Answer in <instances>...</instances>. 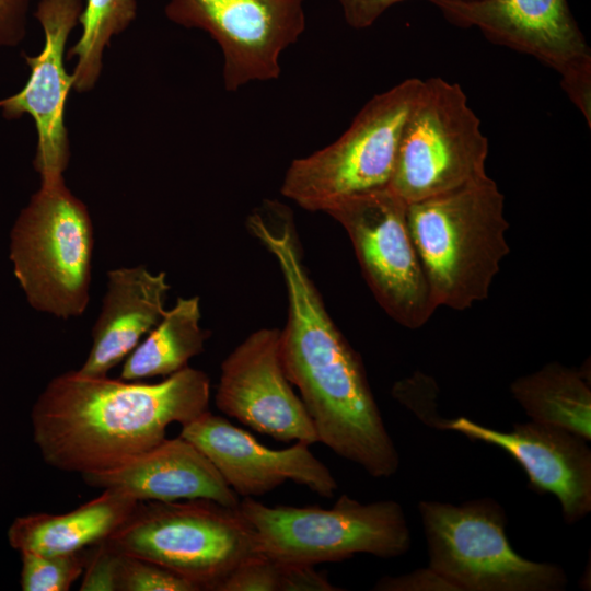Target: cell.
<instances>
[{
  "label": "cell",
  "instance_id": "15",
  "mask_svg": "<svg viewBox=\"0 0 591 591\" xmlns=\"http://www.w3.org/2000/svg\"><path fill=\"white\" fill-rule=\"evenodd\" d=\"M450 23L528 54L560 77L591 66V50L567 0H429Z\"/></svg>",
  "mask_w": 591,
  "mask_h": 591
},
{
  "label": "cell",
  "instance_id": "27",
  "mask_svg": "<svg viewBox=\"0 0 591 591\" xmlns=\"http://www.w3.org/2000/svg\"><path fill=\"white\" fill-rule=\"evenodd\" d=\"M373 590L376 591H456L448 580L442 578L430 567L417 569L413 572L378 580Z\"/></svg>",
  "mask_w": 591,
  "mask_h": 591
},
{
  "label": "cell",
  "instance_id": "30",
  "mask_svg": "<svg viewBox=\"0 0 591 591\" xmlns=\"http://www.w3.org/2000/svg\"><path fill=\"white\" fill-rule=\"evenodd\" d=\"M560 85L591 126V67L561 76Z\"/></svg>",
  "mask_w": 591,
  "mask_h": 591
},
{
  "label": "cell",
  "instance_id": "11",
  "mask_svg": "<svg viewBox=\"0 0 591 591\" xmlns=\"http://www.w3.org/2000/svg\"><path fill=\"white\" fill-rule=\"evenodd\" d=\"M306 0H166L165 16L200 30L222 54L224 90L279 79L280 58L306 27Z\"/></svg>",
  "mask_w": 591,
  "mask_h": 591
},
{
  "label": "cell",
  "instance_id": "8",
  "mask_svg": "<svg viewBox=\"0 0 591 591\" xmlns=\"http://www.w3.org/2000/svg\"><path fill=\"white\" fill-rule=\"evenodd\" d=\"M429 567L456 591H560L564 569L520 556L507 534L503 508L491 498L459 506L422 500L418 505Z\"/></svg>",
  "mask_w": 591,
  "mask_h": 591
},
{
  "label": "cell",
  "instance_id": "28",
  "mask_svg": "<svg viewBox=\"0 0 591 591\" xmlns=\"http://www.w3.org/2000/svg\"><path fill=\"white\" fill-rule=\"evenodd\" d=\"M32 0H0V48L16 47L26 36Z\"/></svg>",
  "mask_w": 591,
  "mask_h": 591
},
{
  "label": "cell",
  "instance_id": "23",
  "mask_svg": "<svg viewBox=\"0 0 591 591\" xmlns=\"http://www.w3.org/2000/svg\"><path fill=\"white\" fill-rule=\"evenodd\" d=\"M20 586L23 591H68L84 570L88 552L39 554L21 552Z\"/></svg>",
  "mask_w": 591,
  "mask_h": 591
},
{
  "label": "cell",
  "instance_id": "17",
  "mask_svg": "<svg viewBox=\"0 0 591 591\" xmlns=\"http://www.w3.org/2000/svg\"><path fill=\"white\" fill-rule=\"evenodd\" d=\"M81 476L92 487L119 490L138 502L208 499L230 508L240 503L211 462L181 436Z\"/></svg>",
  "mask_w": 591,
  "mask_h": 591
},
{
  "label": "cell",
  "instance_id": "13",
  "mask_svg": "<svg viewBox=\"0 0 591 591\" xmlns=\"http://www.w3.org/2000/svg\"><path fill=\"white\" fill-rule=\"evenodd\" d=\"M279 336L277 328L257 329L228 355L215 403L221 413L257 432L311 445L318 438L283 370Z\"/></svg>",
  "mask_w": 591,
  "mask_h": 591
},
{
  "label": "cell",
  "instance_id": "26",
  "mask_svg": "<svg viewBox=\"0 0 591 591\" xmlns=\"http://www.w3.org/2000/svg\"><path fill=\"white\" fill-rule=\"evenodd\" d=\"M120 553L106 541L88 553L81 591H119Z\"/></svg>",
  "mask_w": 591,
  "mask_h": 591
},
{
  "label": "cell",
  "instance_id": "24",
  "mask_svg": "<svg viewBox=\"0 0 591 591\" xmlns=\"http://www.w3.org/2000/svg\"><path fill=\"white\" fill-rule=\"evenodd\" d=\"M296 564L258 553L240 563L218 591H296Z\"/></svg>",
  "mask_w": 591,
  "mask_h": 591
},
{
  "label": "cell",
  "instance_id": "21",
  "mask_svg": "<svg viewBox=\"0 0 591 591\" xmlns=\"http://www.w3.org/2000/svg\"><path fill=\"white\" fill-rule=\"evenodd\" d=\"M198 297L177 298L175 305L165 311L160 322L126 357L120 379L139 381L154 376H169L201 354L209 332L200 326Z\"/></svg>",
  "mask_w": 591,
  "mask_h": 591
},
{
  "label": "cell",
  "instance_id": "19",
  "mask_svg": "<svg viewBox=\"0 0 591 591\" xmlns=\"http://www.w3.org/2000/svg\"><path fill=\"white\" fill-rule=\"evenodd\" d=\"M138 501L119 490L103 489L94 499L66 513H31L8 529L12 548L39 554H68L106 541L132 513Z\"/></svg>",
  "mask_w": 591,
  "mask_h": 591
},
{
  "label": "cell",
  "instance_id": "12",
  "mask_svg": "<svg viewBox=\"0 0 591 591\" xmlns=\"http://www.w3.org/2000/svg\"><path fill=\"white\" fill-rule=\"evenodd\" d=\"M82 0H39L34 16L42 26L44 45L34 56L25 55L30 77L14 94L0 99L5 119L28 115L35 123L37 143L34 167L40 182L63 177L70 160L69 134L65 121L73 78L65 66L66 45L79 24Z\"/></svg>",
  "mask_w": 591,
  "mask_h": 591
},
{
  "label": "cell",
  "instance_id": "29",
  "mask_svg": "<svg viewBox=\"0 0 591 591\" xmlns=\"http://www.w3.org/2000/svg\"><path fill=\"white\" fill-rule=\"evenodd\" d=\"M346 23L356 30L372 26L392 5L404 0H337Z\"/></svg>",
  "mask_w": 591,
  "mask_h": 591
},
{
  "label": "cell",
  "instance_id": "18",
  "mask_svg": "<svg viewBox=\"0 0 591 591\" xmlns=\"http://www.w3.org/2000/svg\"><path fill=\"white\" fill-rule=\"evenodd\" d=\"M169 290L163 271L152 274L143 265L109 270L91 349L78 371L104 376L125 360L164 315Z\"/></svg>",
  "mask_w": 591,
  "mask_h": 591
},
{
  "label": "cell",
  "instance_id": "9",
  "mask_svg": "<svg viewBox=\"0 0 591 591\" xmlns=\"http://www.w3.org/2000/svg\"><path fill=\"white\" fill-rule=\"evenodd\" d=\"M488 151L462 88L430 78L406 120L389 188L406 204L451 192L487 175Z\"/></svg>",
  "mask_w": 591,
  "mask_h": 591
},
{
  "label": "cell",
  "instance_id": "2",
  "mask_svg": "<svg viewBox=\"0 0 591 591\" xmlns=\"http://www.w3.org/2000/svg\"><path fill=\"white\" fill-rule=\"evenodd\" d=\"M210 379L190 367L158 383L90 376L51 379L31 409L35 445L49 466L80 475L111 468L208 410Z\"/></svg>",
  "mask_w": 591,
  "mask_h": 591
},
{
  "label": "cell",
  "instance_id": "4",
  "mask_svg": "<svg viewBox=\"0 0 591 591\" xmlns=\"http://www.w3.org/2000/svg\"><path fill=\"white\" fill-rule=\"evenodd\" d=\"M93 246L85 204L63 177L40 182L11 231L10 259L30 305L60 318L83 314Z\"/></svg>",
  "mask_w": 591,
  "mask_h": 591
},
{
  "label": "cell",
  "instance_id": "20",
  "mask_svg": "<svg viewBox=\"0 0 591 591\" xmlns=\"http://www.w3.org/2000/svg\"><path fill=\"white\" fill-rule=\"evenodd\" d=\"M510 391L533 421L590 440L591 390L581 371L551 362L515 379Z\"/></svg>",
  "mask_w": 591,
  "mask_h": 591
},
{
  "label": "cell",
  "instance_id": "6",
  "mask_svg": "<svg viewBox=\"0 0 591 591\" xmlns=\"http://www.w3.org/2000/svg\"><path fill=\"white\" fill-rule=\"evenodd\" d=\"M237 509L253 529L259 552L288 564L315 566L361 553L393 558L412 543L404 510L394 500L361 503L341 495L325 509L267 506L244 497Z\"/></svg>",
  "mask_w": 591,
  "mask_h": 591
},
{
  "label": "cell",
  "instance_id": "5",
  "mask_svg": "<svg viewBox=\"0 0 591 591\" xmlns=\"http://www.w3.org/2000/svg\"><path fill=\"white\" fill-rule=\"evenodd\" d=\"M106 542L185 577L200 591H218L240 563L260 553L239 509L208 499L138 502Z\"/></svg>",
  "mask_w": 591,
  "mask_h": 591
},
{
  "label": "cell",
  "instance_id": "7",
  "mask_svg": "<svg viewBox=\"0 0 591 591\" xmlns=\"http://www.w3.org/2000/svg\"><path fill=\"white\" fill-rule=\"evenodd\" d=\"M422 85L424 80L409 78L375 94L334 142L290 163L281 194L305 210L325 212L345 198L389 188Z\"/></svg>",
  "mask_w": 591,
  "mask_h": 591
},
{
  "label": "cell",
  "instance_id": "16",
  "mask_svg": "<svg viewBox=\"0 0 591 591\" xmlns=\"http://www.w3.org/2000/svg\"><path fill=\"white\" fill-rule=\"evenodd\" d=\"M444 430L505 450L522 466L534 490L558 499L568 524L590 512L591 450L583 438L533 420L514 424L505 432L459 417L445 421Z\"/></svg>",
  "mask_w": 591,
  "mask_h": 591
},
{
  "label": "cell",
  "instance_id": "14",
  "mask_svg": "<svg viewBox=\"0 0 591 591\" xmlns=\"http://www.w3.org/2000/svg\"><path fill=\"white\" fill-rule=\"evenodd\" d=\"M179 436L211 462L237 496H262L288 480L324 498H332L338 487L329 468L308 444L270 449L209 410L182 425Z\"/></svg>",
  "mask_w": 591,
  "mask_h": 591
},
{
  "label": "cell",
  "instance_id": "10",
  "mask_svg": "<svg viewBox=\"0 0 591 591\" xmlns=\"http://www.w3.org/2000/svg\"><path fill=\"white\" fill-rule=\"evenodd\" d=\"M325 212L347 232L385 313L407 328L426 324L437 308L408 228L407 204L384 188L345 198Z\"/></svg>",
  "mask_w": 591,
  "mask_h": 591
},
{
  "label": "cell",
  "instance_id": "25",
  "mask_svg": "<svg viewBox=\"0 0 591 591\" xmlns=\"http://www.w3.org/2000/svg\"><path fill=\"white\" fill-rule=\"evenodd\" d=\"M119 591H200V589L190 580L157 563L120 553Z\"/></svg>",
  "mask_w": 591,
  "mask_h": 591
},
{
  "label": "cell",
  "instance_id": "3",
  "mask_svg": "<svg viewBox=\"0 0 591 591\" xmlns=\"http://www.w3.org/2000/svg\"><path fill=\"white\" fill-rule=\"evenodd\" d=\"M407 222L436 308L465 310L488 297L510 253L505 196L493 178L407 204Z\"/></svg>",
  "mask_w": 591,
  "mask_h": 591
},
{
  "label": "cell",
  "instance_id": "1",
  "mask_svg": "<svg viewBox=\"0 0 591 591\" xmlns=\"http://www.w3.org/2000/svg\"><path fill=\"white\" fill-rule=\"evenodd\" d=\"M246 225L282 274L288 314L279 336L280 359L318 442L373 477L394 475L397 450L360 356L328 315L306 270L291 210L279 200H264Z\"/></svg>",
  "mask_w": 591,
  "mask_h": 591
},
{
  "label": "cell",
  "instance_id": "22",
  "mask_svg": "<svg viewBox=\"0 0 591 591\" xmlns=\"http://www.w3.org/2000/svg\"><path fill=\"white\" fill-rule=\"evenodd\" d=\"M137 12V0H85L79 22L80 37L67 55L76 59L71 72L76 92L86 93L95 86L106 48L128 28Z\"/></svg>",
  "mask_w": 591,
  "mask_h": 591
}]
</instances>
